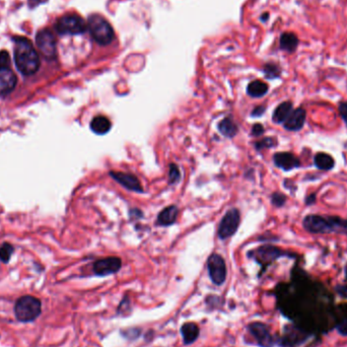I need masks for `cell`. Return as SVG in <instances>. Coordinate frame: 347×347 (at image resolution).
<instances>
[{"label": "cell", "instance_id": "cell-1", "mask_svg": "<svg viewBox=\"0 0 347 347\" xmlns=\"http://www.w3.org/2000/svg\"><path fill=\"white\" fill-rule=\"evenodd\" d=\"M14 60L18 71L25 75L36 73L40 66L38 53L33 48L30 41L25 38L15 40Z\"/></svg>", "mask_w": 347, "mask_h": 347}, {"label": "cell", "instance_id": "cell-2", "mask_svg": "<svg viewBox=\"0 0 347 347\" xmlns=\"http://www.w3.org/2000/svg\"><path fill=\"white\" fill-rule=\"evenodd\" d=\"M88 30L93 39L101 46L111 44L115 39V33L111 24L99 14L90 15Z\"/></svg>", "mask_w": 347, "mask_h": 347}, {"label": "cell", "instance_id": "cell-3", "mask_svg": "<svg viewBox=\"0 0 347 347\" xmlns=\"http://www.w3.org/2000/svg\"><path fill=\"white\" fill-rule=\"evenodd\" d=\"M42 312V303L39 298L25 296L18 298L14 305V314L21 322H32L36 320Z\"/></svg>", "mask_w": 347, "mask_h": 347}, {"label": "cell", "instance_id": "cell-4", "mask_svg": "<svg viewBox=\"0 0 347 347\" xmlns=\"http://www.w3.org/2000/svg\"><path fill=\"white\" fill-rule=\"evenodd\" d=\"M56 30L61 35H81L87 32L88 24L79 15H64L58 19Z\"/></svg>", "mask_w": 347, "mask_h": 347}, {"label": "cell", "instance_id": "cell-5", "mask_svg": "<svg viewBox=\"0 0 347 347\" xmlns=\"http://www.w3.org/2000/svg\"><path fill=\"white\" fill-rule=\"evenodd\" d=\"M303 229L311 234H331L334 233L331 216L309 214L302 220Z\"/></svg>", "mask_w": 347, "mask_h": 347}, {"label": "cell", "instance_id": "cell-6", "mask_svg": "<svg viewBox=\"0 0 347 347\" xmlns=\"http://www.w3.org/2000/svg\"><path fill=\"white\" fill-rule=\"evenodd\" d=\"M240 224V212L236 208L230 209L222 217L218 227V237L220 240H227L232 237Z\"/></svg>", "mask_w": 347, "mask_h": 347}, {"label": "cell", "instance_id": "cell-7", "mask_svg": "<svg viewBox=\"0 0 347 347\" xmlns=\"http://www.w3.org/2000/svg\"><path fill=\"white\" fill-rule=\"evenodd\" d=\"M207 269L211 281L216 285H221L227 278V265L221 256L212 254L207 261Z\"/></svg>", "mask_w": 347, "mask_h": 347}, {"label": "cell", "instance_id": "cell-8", "mask_svg": "<svg viewBox=\"0 0 347 347\" xmlns=\"http://www.w3.org/2000/svg\"><path fill=\"white\" fill-rule=\"evenodd\" d=\"M249 332L254 336L257 343L261 347H273L275 339L272 336L269 328L260 322L252 323L248 326Z\"/></svg>", "mask_w": 347, "mask_h": 347}, {"label": "cell", "instance_id": "cell-9", "mask_svg": "<svg viewBox=\"0 0 347 347\" xmlns=\"http://www.w3.org/2000/svg\"><path fill=\"white\" fill-rule=\"evenodd\" d=\"M37 46L42 55L47 59H53L56 56V39L49 30H43L36 37Z\"/></svg>", "mask_w": 347, "mask_h": 347}, {"label": "cell", "instance_id": "cell-10", "mask_svg": "<svg viewBox=\"0 0 347 347\" xmlns=\"http://www.w3.org/2000/svg\"><path fill=\"white\" fill-rule=\"evenodd\" d=\"M283 256H288V253L274 246H270V245L262 246L257 249L256 251H254L255 260L263 266H267L271 264L273 261H275L276 259L283 257Z\"/></svg>", "mask_w": 347, "mask_h": 347}, {"label": "cell", "instance_id": "cell-11", "mask_svg": "<svg viewBox=\"0 0 347 347\" xmlns=\"http://www.w3.org/2000/svg\"><path fill=\"white\" fill-rule=\"evenodd\" d=\"M122 261L118 257H108L100 259L94 264V272L99 276H106L114 274L120 270Z\"/></svg>", "mask_w": 347, "mask_h": 347}, {"label": "cell", "instance_id": "cell-12", "mask_svg": "<svg viewBox=\"0 0 347 347\" xmlns=\"http://www.w3.org/2000/svg\"><path fill=\"white\" fill-rule=\"evenodd\" d=\"M110 176L115 181H117L120 185H122L123 187H125L126 189L130 191H134L138 193H141L144 191L139 180L134 175L121 173V172H110Z\"/></svg>", "mask_w": 347, "mask_h": 347}, {"label": "cell", "instance_id": "cell-13", "mask_svg": "<svg viewBox=\"0 0 347 347\" xmlns=\"http://www.w3.org/2000/svg\"><path fill=\"white\" fill-rule=\"evenodd\" d=\"M274 165L285 172L298 169L300 167V160L291 152H277L273 155Z\"/></svg>", "mask_w": 347, "mask_h": 347}, {"label": "cell", "instance_id": "cell-14", "mask_svg": "<svg viewBox=\"0 0 347 347\" xmlns=\"http://www.w3.org/2000/svg\"><path fill=\"white\" fill-rule=\"evenodd\" d=\"M305 117H307V112L304 109L302 108L295 109L291 113L289 118L285 120V122L283 123V126L288 131H292V132L299 131L302 129L305 123Z\"/></svg>", "mask_w": 347, "mask_h": 347}, {"label": "cell", "instance_id": "cell-15", "mask_svg": "<svg viewBox=\"0 0 347 347\" xmlns=\"http://www.w3.org/2000/svg\"><path fill=\"white\" fill-rule=\"evenodd\" d=\"M16 85V77L9 69L0 70V97L6 96L13 91Z\"/></svg>", "mask_w": 347, "mask_h": 347}, {"label": "cell", "instance_id": "cell-16", "mask_svg": "<svg viewBox=\"0 0 347 347\" xmlns=\"http://www.w3.org/2000/svg\"><path fill=\"white\" fill-rule=\"evenodd\" d=\"M179 214V209L175 205H170L164 210H161L157 216L156 223L161 227L172 226L176 222Z\"/></svg>", "mask_w": 347, "mask_h": 347}, {"label": "cell", "instance_id": "cell-17", "mask_svg": "<svg viewBox=\"0 0 347 347\" xmlns=\"http://www.w3.org/2000/svg\"><path fill=\"white\" fill-rule=\"evenodd\" d=\"M294 111V104L290 100L281 103L277 108L275 109L272 120L276 124H283L285 120L289 118L291 113Z\"/></svg>", "mask_w": 347, "mask_h": 347}, {"label": "cell", "instance_id": "cell-18", "mask_svg": "<svg viewBox=\"0 0 347 347\" xmlns=\"http://www.w3.org/2000/svg\"><path fill=\"white\" fill-rule=\"evenodd\" d=\"M314 165L321 171H330L335 166L334 158L325 152H318L314 157Z\"/></svg>", "mask_w": 347, "mask_h": 347}, {"label": "cell", "instance_id": "cell-19", "mask_svg": "<svg viewBox=\"0 0 347 347\" xmlns=\"http://www.w3.org/2000/svg\"><path fill=\"white\" fill-rule=\"evenodd\" d=\"M280 49L289 53L295 52L298 46V38L294 33H283L279 40Z\"/></svg>", "mask_w": 347, "mask_h": 347}, {"label": "cell", "instance_id": "cell-20", "mask_svg": "<svg viewBox=\"0 0 347 347\" xmlns=\"http://www.w3.org/2000/svg\"><path fill=\"white\" fill-rule=\"evenodd\" d=\"M185 344L193 343L199 336L198 326L195 323H185L181 328Z\"/></svg>", "mask_w": 347, "mask_h": 347}, {"label": "cell", "instance_id": "cell-21", "mask_svg": "<svg viewBox=\"0 0 347 347\" xmlns=\"http://www.w3.org/2000/svg\"><path fill=\"white\" fill-rule=\"evenodd\" d=\"M91 129L99 135L108 133L111 129V121L105 116H97L91 122Z\"/></svg>", "mask_w": 347, "mask_h": 347}, {"label": "cell", "instance_id": "cell-22", "mask_svg": "<svg viewBox=\"0 0 347 347\" xmlns=\"http://www.w3.org/2000/svg\"><path fill=\"white\" fill-rule=\"evenodd\" d=\"M268 85L261 80H254L249 84L247 93L252 98H261L268 93Z\"/></svg>", "mask_w": 347, "mask_h": 347}, {"label": "cell", "instance_id": "cell-23", "mask_svg": "<svg viewBox=\"0 0 347 347\" xmlns=\"http://www.w3.org/2000/svg\"><path fill=\"white\" fill-rule=\"evenodd\" d=\"M218 130L223 136L232 138V137L237 135L238 126L236 125V123L231 118H224L218 124Z\"/></svg>", "mask_w": 347, "mask_h": 347}, {"label": "cell", "instance_id": "cell-24", "mask_svg": "<svg viewBox=\"0 0 347 347\" xmlns=\"http://www.w3.org/2000/svg\"><path fill=\"white\" fill-rule=\"evenodd\" d=\"M263 72H264L266 78L274 79V78H278L280 76L281 69L275 63H267V64H265V66L263 68Z\"/></svg>", "mask_w": 347, "mask_h": 347}, {"label": "cell", "instance_id": "cell-25", "mask_svg": "<svg viewBox=\"0 0 347 347\" xmlns=\"http://www.w3.org/2000/svg\"><path fill=\"white\" fill-rule=\"evenodd\" d=\"M181 174L179 171V168L175 164L170 165V171H169V183L170 184H176L180 181Z\"/></svg>", "mask_w": 347, "mask_h": 347}, {"label": "cell", "instance_id": "cell-26", "mask_svg": "<svg viewBox=\"0 0 347 347\" xmlns=\"http://www.w3.org/2000/svg\"><path fill=\"white\" fill-rule=\"evenodd\" d=\"M276 145H277L276 139H274L272 137H265L262 140L258 141L255 145V147H256L257 150H262V149H271V148L275 147Z\"/></svg>", "mask_w": 347, "mask_h": 347}, {"label": "cell", "instance_id": "cell-27", "mask_svg": "<svg viewBox=\"0 0 347 347\" xmlns=\"http://www.w3.org/2000/svg\"><path fill=\"white\" fill-rule=\"evenodd\" d=\"M13 252V248L9 244H3L0 246V260L2 262H8Z\"/></svg>", "mask_w": 347, "mask_h": 347}, {"label": "cell", "instance_id": "cell-28", "mask_svg": "<svg viewBox=\"0 0 347 347\" xmlns=\"http://www.w3.org/2000/svg\"><path fill=\"white\" fill-rule=\"evenodd\" d=\"M287 196L280 192H275L271 196V202L276 207H282L287 203Z\"/></svg>", "mask_w": 347, "mask_h": 347}, {"label": "cell", "instance_id": "cell-29", "mask_svg": "<svg viewBox=\"0 0 347 347\" xmlns=\"http://www.w3.org/2000/svg\"><path fill=\"white\" fill-rule=\"evenodd\" d=\"M10 64L9 54L6 51H0V70L7 69Z\"/></svg>", "mask_w": 347, "mask_h": 347}, {"label": "cell", "instance_id": "cell-30", "mask_svg": "<svg viewBox=\"0 0 347 347\" xmlns=\"http://www.w3.org/2000/svg\"><path fill=\"white\" fill-rule=\"evenodd\" d=\"M338 111H339V114L342 118V120L344 121L345 125L347 127V103L346 101H341L338 106Z\"/></svg>", "mask_w": 347, "mask_h": 347}, {"label": "cell", "instance_id": "cell-31", "mask_svg": "<svg viewBox=\"0 0 347 347\" xmlns=\"http://www.w3.org/2000/svg\"><path fill=\"white\" fill-rule=\"evenodd\" d=\"M263 133H264V127L261 124L257 123L252 127V135L253 136H260Z\"/></svg>", "mask_w": 347, "mask_h": 347}, {"label": "cell", "instance_id": "cell-32", "mask_svg": "<svg viewBox=\"0 0 347 347\" xmlns=\"http://www.w3.org/2000/svg\"><path fill=\"white\" fill-rule=\"evenodd\" d=\"M265 111H266V107L265 106H258V107H256L252 111L251 116L252 117H261L265 113Z\"/></svg>", "mask_w": 347, "mask_h": 347}, {"label": "cell", "instance_id": "cell-33", "mask_svg": "<svg viewBox=\"0 0 347 347\" xmlns=\"http://www.w3.org/2000/svg\"><path fill=\"white\" fill-rule=\"evenodd\" d=\"M337 330L338 332L343 335V336H347V319L341 321L338 325H337Z\"/></svg>", "mask_w": 347, "mask_h": 347}, {"label": "cell", "instance_id": "cell-34", "mask_svg": "<svg viewBox=\"0 0 347 347\" xmlns=\"http://www.w3.org/2000/svg\"><path fill=\"white\" fill-rule=\"evenodd\" d=\"M317 201V194L316 193H312L310 195H308L304 200V203L307 206H311L313 204H315Z\"/></svg>", "mask_w": 347, "mask_h": 347}, {"label": "cell", "instance_id": "cell-35", "mask_svg": "<svg viewBox=\"0 0 347 347\" xmlns=\"http://www.w3.org/2000/svg\"><path fill=\"white\" fill-rule=\"evenodd\" d=\"M336 292L342 297L347 298V285H337Z\"/></svg>", "mask_w": 347, "mask_h": 347}, {"label": "cell", "instance_id": "cell-36", "mask_svg": "<svg viewBox=\"0 0 347 347\" xmlns=\"http://www.w3.org/2000/svg\"><path fill=\"white\" fill-rule=\"evenodd\" d=\"M262 15H263V16L261 17V21H263V22H266V21L269 18V13H268V12L262 14Z\"/></svg>", "mask_w": 347, "mask_h": 347}, {"label": "cell", "instance_id": "cell-37", "mask_svg": "<svg viewBox=\"0 0 347 347\" xmlns=\"http://www.w3.org/2000/svg\"><path fill=\"white\" fill-rule=\"evenodd\" d=\"M345 277H346V280H347V267H346V269H345Z\"/></svg>", "mask_w": 347, "mask_h": 347}]
</instances>
